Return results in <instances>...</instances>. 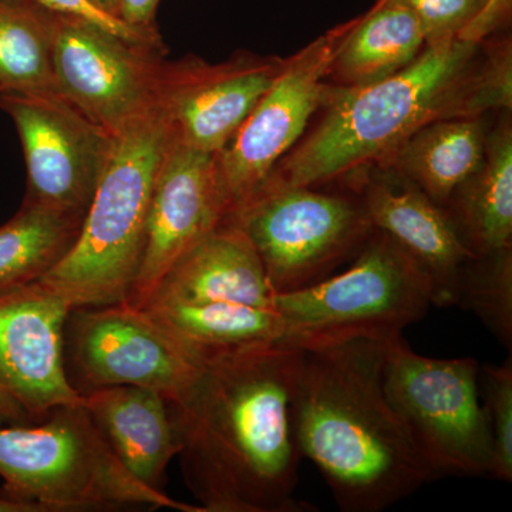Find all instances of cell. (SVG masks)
I'll use <instances>...</instances> for the list:
<instances>
[{
	"instance_id": "obj_24",
	"label": "cell",
	"mask_w": 512,
	"mask_h": 512,
	"mask_svg": "<svg viewBox=\"0 0 512 512\" xmlns=\"http://www.w3.org/2000/svg\"><path fill=\"white\" fill-rule=\"evenodd\" d=\"M52 46V12L35 0H0V93H59Z\"/></svg>"
},
{
	"instance_id": "obj_8",
	"label": "cell",
	"mask_w": 512,
	"mask_h": 512,
	"mask_svg": "<svg viewBox=\"0 0 512 512\" xmlns=\"http://www.w3.org/2000/svg\"><path fill=\"white\" fill-rule=\"evenodd\" d=\"M228 222L254 245L275 295L329 278L375 229L362 200L274 180Z\"/></svg>"
},
{
	"instance_id": "obj_26",
	"label": "cell",
	"mask_w": 512,
	"mask_h": 512,
	"mask_svg": "<svg viewBox=\"0 0 512 512\" xmlns=\"http://www.w3.org/2000/svg\"><path fill=\"white\" fill-rule=\"evenodd\" d=\"M478 394L483 406L491 448V478L512 481V356L501 365L478 367Z\"/></svg>"
},
{
	"instance_id": "obj_11",
	"label": "cell",
	"mask_w": 512,
	"mask_h": 512,
	"mask_svg": "<svg viewBox=\"0 0 512 512\" xmlns=\"http://www.w3.org/2000/svg\"><path fill=\"white\" fill-rule=\"evenodd\" d=\"M0 109L18 128L28 168L26 204L86 215L114 136L62 94L0 93Z\"/></svg>"
},
{
	"instance_id": "obj_32",
	"label": "cell",
	"mask_w": 512,
	"mask_h": 512,
	"mask_svg": "<svg viewBox=\"0 0 512 512\" xmlns=\"http://www.w3.org/2000/svg\"><path fill=\"white\" fill-rule=\"evenodd\" d=\"M0 512H39L33 505L18 503V501L8 500L0 497Z\"/></svg>"
},
{
	"instance_id": "obj_2",
	"label": "cell",
	"mask_w": 512,
	"mask_h": 512,
	"mask_svg": "<svg viewBox=\"0 0 512 512\" xmlns=\"http://www.w3.org/2000/svg\"><path fill=\"white\" fill-rule=\"evenodd\" d=\"M480 46L450 37L427 45L409 66L380 82L329 84L322 120L269 180L315 188L367 164H386L407 138L434 121L510 109V42L485 63L477 60Z\"/></svg>"
},
{
	"instance_id": "obj_12",
	"label": "cell",
	"mask_w": 512,
	"mask_h": 512,
	"mask_svg": "<svg viewBox=\"0 0 512 512\" xmlns=\"http://www.w3.org/2000/svg\"><path fill=\"white\" fill-rule=\"evenodd\" d=\"M57 92L116 136L156 106L163 50L128 43L84 20L52 12Z\"/></svg>"
},
{
	"instance_id": "obj_23",
	"label": "cell",
	"mask_w": 512,
	"mask_h": 512,
	"mask_svg": "<svg viewBox=\"0 0 512 512\" xmlns=\"http://www.w3.org/2000/svg\"><path fill=\"white\" fill-rule=\"evenodd\" d=\"M84 217L23 202L0 227V296L52 271L79 238Z\"/></svg>"
},
{
	"instance_id": "obj_6",
	"label": "cell",
	"mask_w": 512,
	"mask_h": 512,
	"mask_svg": "<svg viewBox=\"0 0 512 512\" xmlns=\"http://www.w3.org/2000/svg\"><path fill=\"white\" fill-rule=\"evenodd\" d=\"M284 345L315 349L353 339L403 335L433 305L426 272L389 235L373 229L346 271L274 298Z\"/></svg>"
},
{
	"instance_id": "obj_29",
	"label": "cell",
	"mask_w": 512,
	"mask_h": 512,
	"mask_svg": "<svg viewBox=\"0 0 512 512\" xmlns=\"http://www.w3.org/2000/svg\"><path fill=\"white\" fill-rule=\"evenodd\" d=\"M512 0H487L483 10L476 16V19L461 30L458 39L467 42L483 43L488 36L493 35L495 30L504 26L511 18Z\"/></svg>"
},
{
	"instance_id": "obj_14",
	"label": "cell",
	"mask_w": 512,
	"mask_h": 512,
	"mask_svg": "<svg viewBox=\"0 0 512 512\" xmlns=\"http://www.w3.org/2000/svg\"><path fill=\"white\" fill-rule=\"evenodd\" d=\"M227 220L217 154L185 146L173 136L154 185L146 247L126 303L143 309L165 274Z\"/></svg>"
},
{
	"instance_id": "obj_28",
	"label": "cell",
	"mask_w": 512,
	"mask_h": 512,
	"mask_svg": "<svg viewBox=\"0 0 512 512\" xmlns=\"http://www.w3.org/2000/svg\"><path fill=\"white\" fill-rule=\"evenodd\" d=\"M35 2L49 12L84 20L133 45L164 49L163 40L156 28L143 29L127 25L119 16L104 12L99 6L94 5L92 0H35Z\"/></svg>"
},
{
	"instance_id": "obj_27",
	"label": "cell",
	"mask_w": 512,
	"mask_h": 512,
	"mask_svg": "<svg viewBox=\"0 0 512 512\" xmlns=\"http://www.w3.org/2000/svg\"><path fill=\"white\" fill-rule=\"evenodd\" d=\"M419 20L426 46L457 37L483 10L485 0H393Z\"/></svg>"
},
{
	"instance_id": "obj_19",
	"label": "cell",
	"mask_w": 512,
	"mask_h": 512,
	"mask_svg": "<svg viewBox=\"0 0 512 512\" xmlns=\"http://www.w3.org/2000/svg\"><path fill=\"white\" fill-rule=\"evenodd\" d=\"M154 325L204 360L282 343L285 323L276 309L244 303H148Z\"/></svg>"
},
{
	"instance_id": "obj_7",
	"label": "cell",
	"mask_w": 512,
	"mask_h": 512,
	"mask_svg": "<svg viewBox=\"0 0 512 512\" xmlns=\"http://www.w3.org/2000/svg\"><path fill=\"white\" fill-rule=\"evenodd\" d=\"M478 367L473 357L421 356L403 335L384 340V393L436 477L490 476L493 448Z\"/></svg>"
},
{
	"instance_id": "obj_22",
	"label": "cell",
	"mask_w": 512,
	"mask_h": 512,
	"mask_svg": "<svg viewBox=\"0 0 512 512\" xmlns=\"http://www.w3.org/2000/svg\"><path fill=\"white\" fill-rule=\"evenodd\" d=\"M458 237L474 255L511 248L512 134L505 126L485 144L480 170L448 198ZM447 201V202H448Z\"/></svg>"
},
{
	"instance_id": "obj_10",
	"label": "cell",
	"mask_w": 512,
	"mask_h": 512,
	"mask_svg": "<svg viewBox=\"0 0 512 512\" xmlns=\"http://www.w3.org/2000/svg\"><path fill=\"white\" fill-rule=\"evenodd\" d=\"M356 18L335 26L286 59L248 119L217 154L228 202V220L261 190L278 161L295 146L328 94L325 82Z\"/></svg>"
},
{
	"instance_id": "obj_9",
	"label": "cell",
	"mask_w": 512,
	"mask_h": 512,
	"mask_svg": "<svg viewBox=\"0 0 512 512\" xmlns=\"http://www.w3.org/2000/svg\"><path fill=\"white\" fill-rule=\"evenodd\" d=\"M205 362L128 303L73 308L64 325V366L82 394L138 386L173 399L197 380Z\"/></svg>"
},
{
	"instance_id": "obj_3",
	"label": "cell",
	"mask_w": 512,
	"mask_h": 512,
	"mask_svg": "<svg viewBox=\"0 0 512 512\" xmlns=\"http://www.w3.org/2000/svg\"><path fill=\"white\" fill-rule=\"evenodd\" d=\"M383 360L384 340L377 339L299 355L296 440L345 512L386 510L437 478L387 400Z\"/></svg>"
},
{
	"instance_id": "obj_18",
	"label": "cell",
	"mask_w": 512,
	"mask_h": 512,
	"mask_svg": "<svg viewBox=\"0 0 512 512\" xmlns=\"http://www.w3.org/2000/svg\"><path fill=\"white\" fill-rule=\"evenodd\" d=\"M83 399L128 473L144 487L165 493L178 440L163 394L147 387L111 386L86 393Z\"/></svg>"
},
{
	"instance_id": "obj_16",
	"label": "cell",
	"mask_w": 512,
	"mask_h": 512,
	"mask_svg": "<svg viewBox=\"0 0 512 512\" xmlns=\"http://www.w3.org/2000/svg\"><path fill=\"white\" fill-rule=\"evenodd\" d=\"M373 228L389 235L429 276L433 305H456L458 278L468 251L447 212L416 185L376 181L362 198Z\"/></svg>"
},
{
	"instance_id": "obj_33",
	"label": "cell",
	"mask_w": 512,
	"mask_h": 512,
	"mask_svg": "<svg viewBox=\"0 0 512 512\" xmlns=\"http://www.w3.org/2000/svg\"><path fill=\"white\" fill-rule=\"evenodd\" d=\"M94 5L99 6L104 12L111 13V15L117 16V10H119L120 0H92Z\"/></svg>"
},
{
	"instance_id": "obj_13",
	"label": "cell",
	"mask_w": 512,
	"mask_h": 512,
	"mask_svg": "<svg viewBox=\"0 0 512 512\" xmlns=\"http://www.w3.org/2000/svg\"><path fill=\"white\" fill-rule=\"evenodd\" d=\"M286 59L242 53L228 62L161 63L156 107L175 140L218 154L284 70Z\"/></svg>"
},
{
	"instance_id": "obj_21",
	"label": "cell",
	"mask_w": 512,
	"mask_h": 512,
	"mask_svg": "<svg viewBox=\"0 0 512 512\" xmlns=\"http://www.w3.org/2000/svg\"><path fill=\"white\" fill-rule=\"evenodd\" d=\"M423 47L426 37L416 16L393 0H376L366 13L356 16L329 77L342 87L380 82L409 66Z\"/></svg>"
},
{
	"instance_id": "obj_4",
	"label": "cell",
	"mask_w": 512,
	"mask_h": 512,
	"mask_svg": "<svg viewBox=\"0 0 512 512\" xmlns=\"http://www.w3.org/2000/svg\"><path fill=\"white\" fill-rule=\"evenodd\" d=\"M171 140L170 126L156 106L114 136L79 238L40 284L73 308L127 302L146 247L154 185Z\"/></svg>"
},
{
	"instance_id": "obj_17",
	"label": "cell",
	"mask_w": 512,
	"mask_h": 512,
	"mask_svg": "<svg viewBox=\"0 0 512 512\" xmlns=\"http://www.w3.org/2000/svg\"><path fill=\"white\" fill-rule=\"evenodd\" d=\"M274 298L254 245L241 228L224 222L165 274L146 305L228 302L275 309Z\"/></svg>"
},
{
	"instance_id": "obj_30",
	"label": "cell",
	"mask_w": 512,
	"mask_h": 512,
	"mask_svg": "<svg viewBox=\"0 0 512 512\" xmlns=\"http://www.w3.org/2000/svg\"><path fill=\"white\" fill-rule=\"evenodd\" d=\"M160 0H120L117 16L134 28H154V18Z\"/></svg>"
},
{
	"instance_id": "obj_31",
	"label": "cell",
	"mask_w": 512,
	"mask_h": 512,
	"mask_svg": "<svg viewBox=\"0 0 512 512\" xmlns=\"http://www.w3.org/2000/svg\"><path fill=\"white\" fill-rule=\"evenodd\" d=\"M28 424H32L28 414L23 412L22 407L10 397L5 387L0 384V427L28 426Z\"/></svg>"
},
{
	"instance_id": "obj_20",
	"label": "cell",
	"mask_w": 512,
	"mask_h": 512,
	"mask_svg": "<svg viewBox=\"0 0 512 512\" xmlns=\"http://www.w3.org/2000/svg\"><path fill=\"white\" fill-rule=\"evenodd\" d=\"M485 144L478 119L434 121L407 138L386 164L431 200L446 204L480 170Z\"/></svg>"
},
{
	"instance_id": "obj_1",
	"label": "cell",
	"mask_w": 512,
	"mask_h": 512,
	"mask_svg": "<svg viewBox=\"0 0 512 512\" xmlns=\"http://www.w3.org/2000/svg\"><path fill=\"white\" fill-rule=\"evenodd\" d=\"M301 349L284 343L205 359L167 400L185 484L205 512H299L302 454L293 423Z\"/></svg>"
},
{
	"instance_id": "obj_34",
	"label": "cell",
	"mask_w": 512,
	"mask_h": 512,
	"mask_svg": "<svg viewBox=\"0 0 512 512\" xmlns=\"http://www.w3.org/2000/svg\"><path fill=\"white\" fill-rule=\"evenodd\" d=\"M485 3H487V0H485Z\"/></svg>"
},
{
	"instance_id": "obj_5",
	"label": "cell",
	"mask_w": 512,
	"mask_h": 512,
	"mask_svg": "<svg viewBox=\"0 0 512 512\" xmlns=\"http://www.w3.org/2000/svg\"><path fill=\"white\" fill-rule=\"evenodd\" d=\"M0 497L39 512L171 508L205 512L138 483L120 463L83 404L42 423L0 427Z\"/></svg>"
},
{
	"instance_id": "obj_25",
	"label": "cell",
	"mask_w": 512,
	"mask_h": 512,
	"mask_svg": "<svg viewBox=\"0 0 512 512\" xmlns=\"http://www.w3.org/2000/svg\"><path fill=\"white\" fill-rule=\"evenodd\" d=\"M456 306L476 315L491 335L511 353V248L467 259L458 278Z\"/></svg>"
},
{
	"instance_id": "obj_15",
	"label": "cell",
	"mask_w": 512,
	"mask_h": 512,
	"mask_svg": "<svg viewBox=\"0 0 512 512\" xmlns=\"http://www.w3.org/2000/svg\"><path fill=\"white\" fill-rule=\"evenodd\" d=\"M72 309L39 281L0 296V384L32 424L84 402L64 366V325Z\"/></svg>"
}]
</instances>
